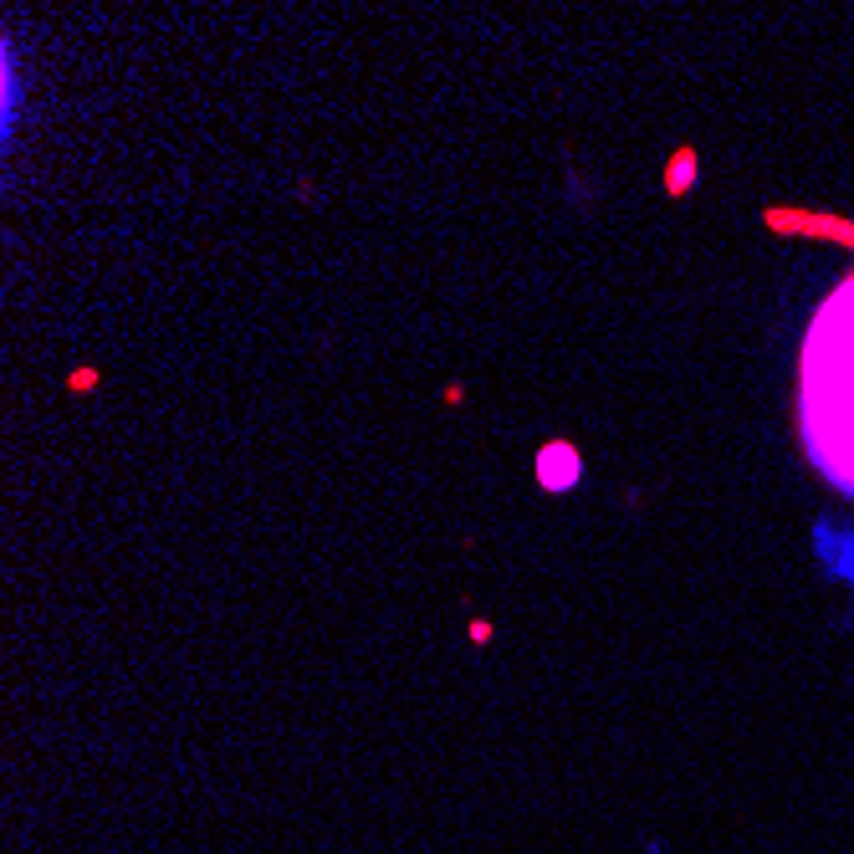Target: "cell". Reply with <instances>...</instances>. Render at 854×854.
<instances>
[{
    "label": "cell",
    "instance_id": "6da1fadb",
    "mask_svg": "<svg viewBox=\"0 0 854 854\" xmlns=\"http://www.w3.org/2000/svg\"><path fill=\"white\" fill-rule=\"evenodd\" d=\"M798 410L814 466L854 497V277L819 307L808 328Z\"/></svg>",
    "mask_w": 854,
    "mask_h": 854
}]
</instances>
